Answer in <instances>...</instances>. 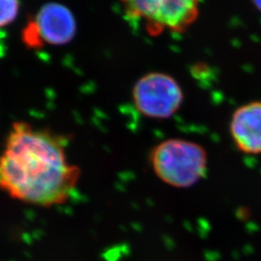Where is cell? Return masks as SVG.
<instances>
[{
    "label": "cell",
    "instance_id": "9c48e42d",
    "mask_svg": "<svg viewBox=\"0 0 261 261\" xmlns=\"http://www.w3.org/2000/svg\"><path fill=\"white\" fill-rule=\"evenodd\" d=\"M252 5L261 13V0H251Z\"/></svg>",
    "mask_w": 261,
    "mask_h": 261
},
{
    "label": "cell",
    "instance_id": "5b68a950",
    "mask_svg": "<svg viewBox=\"0 0 261 261\" xmlns=\"http://www.w3.org/2000/svg\"><path fill=\"white\" fill-rule=\"evenodd\" d=\"M34 18L45 45L64 46L75 38L76 21L74 14L61 3H46Z\"/></svg>",
    "mask_w": 261,
    "mask_h": 261
},
{
    "label": "cell",
    "instance_id": "ba28073f",
    "mask_svg": "<svg viewBox=\"0 0 261 261\" xmlns=\"http://www.w3.org/2000/svg\"><path fill=\"white\" fill-rule=\"evenodd\" d=\"M19 0H0V28L11 24L19 15Z\"/></svg>",
    "mask_w": 261,
    "mask_h": 261
},
{
    "label": "cell",
    "instance_id": "3957f363",
    "mask_svg": "<svg viewBox=\"0 0 261 261\" xmlns=\"http://www.w3.org/2000/svg\"><path fill=\"white\" fill-rule=\"evenodd\" d=\"M126 16L143 24L150 36L183 33L199 16L200 0H119Z\"/></svg>",
    "mask_w": 261,
    "mask_h": 261
},
{
    "label": "cell",
    "instance_id": "8992f818",
    "mask_svg": "<svg viewBox=\"0 0 261 261\" xmlns=\"http://www.w3.org/2000/svg\"><path fill=\"white\" fill-rule=\"evenodd\" d=\"M230 136L237 149L245 154H261V102L239 107L229 124Z\"/></svg>",
    "mask_w": 261,
    "mask_h": 261
},
{
    "label": "cell",
    "instance_id": "277c9868",
    "mask_svg": "<svg viewBox=\"0 0 261 261\" xmlns=\"http://www.w3.org/2000/svg\"><path fill=\"white\" fill-rule=\"evenodd\" d=\"M133 102L143 116L152 119H168L180 110L184 93L177 81L162 72L141 76L133 87Z\"/></svg>",
    "mask_w": 261,
    "mask_h": 261
},
{
    "label": "cell",
    "instance_id": "6da1fadb",
    "mask_svg": "<svg viewBox=\"0 0 261 261\" xmlns=\"http://www.w3.org/2000/svg\"><path fill=\"white\" fill-rule=\"evenodd\" d=\"M67 136L14 122L0 155V190L27 204L66 203L82 175L67 156Z\"/></svg>",
    "mask_w": 261,
    "mask_h": 261
},
{
    "label": "cell",
    "instance_id": "7a4b0ae2",
    "mask_svg": "<svg viewBox=\"0 0 261 261\" xmlns=\"http://www.w3.org/2000/svg\"><path fill=\"white\" fill-rule=\"evenodd\" d=\"M155 175L165 184L177 189L195 186L205 176L208 154L205 148L191 140L169 139L154 146L149 155Z\"/></svg>",
    "mask_w": 261,
    "mask_h": 261
},
{
    "label": "cell",
    "instance_id": "52a82bcc",
    "mask_svg": "<svg viewBox=\"0 0 261 261\" xmlns=\"http://www.w3.org/2000/svg\"><path fill=\"white\" fill-rule=\"evenodd\" d=\"M21 42L28 48L38 49L45 46V43L41 36V32L38 27L37 21L34 17L28 18L25 27L21 30Z\"/></svg>",
    "mask_w": 261,
    "mask_h": 261
}]
</instances>
